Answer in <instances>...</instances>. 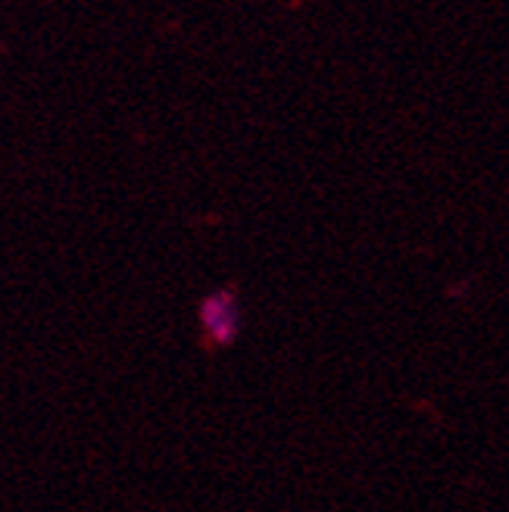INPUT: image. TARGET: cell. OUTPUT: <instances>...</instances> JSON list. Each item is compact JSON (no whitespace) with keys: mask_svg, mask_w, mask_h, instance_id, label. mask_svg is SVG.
Listing matches in <instances>:
<instances>
[{"mask_svg":"<svg viewBox=\"0 0 509 512\" xmlns=\"http://www.w3.org/2000/svg\"><path fill=\"white\" fill-rule=\"evenodd\" d=\"M203 325H207V331L216 338V341H228L235 335V306H232V297L228 294H216L210 297L207 303H203Z\"/></svg>","mask_w":509,"mask_h":512,"instance_id":"1","label":"cell"}]
</instances>
